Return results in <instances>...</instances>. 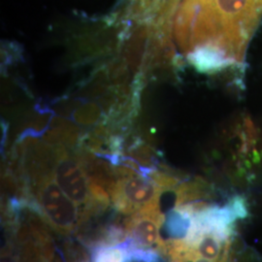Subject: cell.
<instances>
[{"label":"cell","instance_id":"8","mask_svg":"<svg viewBox=\"0 0 262 262\" xmlns=\"http://www.w3.org/2000/svg\"><path fill=\"white\" fill-rule=\"evenodd\" d=\"M175 207L188 203L207 201L213 195V189L202 179L180 183L175 188Z\"/></svg>","mask_w":262,"mask_h":262},{"label":"cell","instance_id":"4","mask_svg":"<svg viewBox=\"0 0 262 262\" xmlns=\"http://www.w3.org/2000/svg\"><path fill=\"white\" fill-rule=\"evenodd\" d=\"M54 177L62 190L79 207L80 211L91 201V183L82 163L69 155L63 146L56 149Z\"/></svg>","mask_w":262,"mask_h":262},{"label":"cell","instance_id":"5","mask_svg":"<svg viewBox=\"0 0 262 262\" xmlns=\"http://www.w3.org/2000/svg\"><path fill=\"white\" fill-rule=\"evenodd\" d=\"M165 221L159 203L146 207L125 219L127 240L132 246L152 249L163 255L164 239L161 228Z\"/></svg>","mask_w":262,"mask_h":262},{"label":"cell","instance_id":"7","mask_svg":"<svg viewBox=\"0 0 262 262\" xmlns=\"http://www.w3.org/2000/svg\"><path fill=\"white\" fill-rule=\"evenodd\" d=\"M193 215L187 204L175 207L169 211L162 226L167 240L184 239L191 225Z\"/></svg>","mask_w":262,"mask_h":262},{"label":"cell","instance_id":"2","mask_svg":"<svg viewBox=\"0 0 262 262\" xmlns=\"http://www.w3.org/2000/svg\"><path fill=\"white\" fill-rule=\"evenodd\" d=\"M27 198L31 206L57 234L68 237L75 234L80 209L56 183L54 175L46 176L28 185Z\"/></svg>","mask_w":262,"mask_h":262},{"label":"cell","instance_id":"10","mask_svg":"<svg viewBox=\"0 0 262 262\" xmlns=\"http://www.w3.org/2000/svg\"><path fill=\"white\" fill-rule=\"evenodd\" d=\"M253 1L262 10V0H253Z\"/></svg>","mask_w":262,"mask_h":262},{"label":"cell","instance_id":"3","mask_svg":"<svg viewBox=\"0 0 262 262\" xmlns=\"http://www.w3.org/2000/svg\"><path fill=\"white\" fill-rule=\"evenodd\" d=\"M163 190L151 179L139 173L122 176L109 188L113 208L122 215H130L159 203Z\"/></svg>","mask_w":262,"mask_h":262},{"label":"cell","instance_id":"9","mask_svg":"<svg viewBox=\"0 0 262 262\" xmlns=\"http://www.w3.org/2000/svg\"><path fill=\"white\" fill-rule=\"evenodd\" d=\"M92 262H129V244L96 247L92 251Z\"/></svg>","mask_w":262,"mask_h":262},{"label":"cell","instance_id":"1","mask_svg":"<svg viewBox=\"0 0 262 262\" xmlns=\"http://www.w3.org/2000/svg\"><path fill=\"white\" fill-rule=\"evenodd\" d=\"M257 24L246 0H183L175 16L174 34L186 54L211 46L239 66Z\"/></svg>","mask_w":262,"mask_h":262},{"label":"cell","instance_id":"6","mask_svg":"<svg viewBox=\"0 0 262 262\" xmlns=\"http://www.w3.org/2000/svg\"><path fill=\"white\" fill-rule=\"evenodd\" d=\"M181 0H129L131 18L149 24L159 30L169 31Z\"/></svg>","mask_w":262,"mask_h":262}]
</instances>
